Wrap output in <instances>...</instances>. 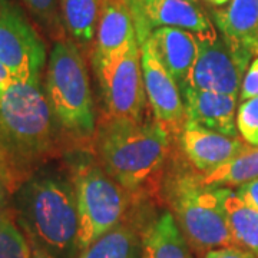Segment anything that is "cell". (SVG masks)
Masks as SVG:
<instances>
[{"mask_svg":"<svg viewBox=\"0 0 258 258\" xmlns=\"http://www.w3.org/2000/svg\"><path fill=\"white\" fill-rule=\"evenodd\" d=\"M56 129L42 82L15 81L0 93V162L20 185L55 149Z\"/></svg>","mask_w":258,"mask_h":258,"instance_id":"obj_1","label":"cell"},{"mask_svg":"<svg viewBox=\"0 0 258 258\" xmlns=\"http://www.w3.org/2000/svg\"><path fill=\"white\" fill-rule=\"evenodd\" d=\"M15 211L29 242L55 258H78L79 218L71 176L35 172L15 194Z\"/></svg>","mask_w":258,"mask_h":258,"instance_id":"obj_2","label":"cell"},{"mask_svg":"<svg viewBox=\"0 0 258 258\" xmlns=\"http://www.w3.org/2000/svg\"><path fill=\"white\" fill-rule=\"evenodd\" d=\"M98 162L126 192L137 194L159 174L169 154V132L157 120L106 115L95 132Z\"/></svg>","mask_w":258,"mask_h":258,"instance_id":"obj_3","label":"cell"},{"mask_svg":"<svg viewBox=\"0 0 258 258\" xmlns=\"http://www.w3.org/2000/svg\"><path fill=\"white\" fill-rule=\"evenodd\" d=\"M45 93L56 128L75 139L96 132L89 74L82 53L71 37L56 40L47 57Z\"/></svg>","mask_w":258,"mask_h":258,"instance_id":"obj_4","label":"cell"},{"mask_svg":"<svg viewBox=\"0 0 258 258\" xmlns=\"http://www.w3.org/2000/svg\"><path fill=\"white\" fill-rule=\"evenodd\" d=\"M71 179L76 195L81 252L122 222L128 208V192L91 157L82 155L74 161Z\"/></svg>","mask_w":258,"mask_h":258,"instance_id":"obj_5","label":"cell"},{"mask_svg":"<svg viewBox=\"0 0 258 258\" xmlns=\"http://www.w3.org/2000/svg\"><path fill=\"white\" fill-rule=\"evenodd\" d=\"M168 200L176 224L194 251L208 252L232 245L217 188L203 185L198 176L181 174L169 181Z\"/></svg>","mask_w":258,"mask_h":258,"instance_id":"obj_6","label":"cell"},{"mask_svg":"<svg viewBox=\"0 0 258 258\" xmlns=\"http://www.w3.org/2000/svg\"><path fill=\"white\" fill-rule=\"evenodd\" d=\"M47 57L45 42L25 13L10 0H0V63L16 81L42 82Z\"/></svg>","mask_w":258,"mask_h":258,"instance_id":"obj_7","label":"cell"},{"mask_svg":"<svg viewBox=\"0 0 258 258\" xmlns=\"http://www.w3.org/2000/svg\"><path fill=\"white\" fill-rule=\"evenodd\" d=\"M197 37L200 49L188 88L238 96L252 57L230 45L217 28Z\"/></svg>","mask_w":258,"mask_h":258,"instance_id":"obj_8","label":"cell"},{"mask_svg":"<svg viewBox=\"0 0 258 258\" xmlns=\"http://www.w3.org/2000/svg\"><path fill=\"white\" fill-rule=\"evenodd\" d=\"M95 71L108 111L106 115L144 120L148 99L138 42L111 62L95 68Z\"/></svg>","mask_w":258,"mask_h":258,"instance_id":"obj_9","label":"cell"},{"mask_svg":"<svg viewBox=\"0 0 258 258\" xmlns=\"http://www.w3.org/2000/svg\"><path fill=\"white\" fill-rule=\"evenodd\" d=\"M141 62L147 99L155 120L169 134L179 135L186 123L182 92L159 60L151 39L141 45Z\"/></svg>","mask_w":258,"mask_h":258,"instance_id":"obj_10","label":"cell"},{"mask_svg":"<svg viewBox=\"0 0 258 258\" xmlns=\"http://www.w3.org/2000/svg\"><path fill=\"white\" fill-rule=\"evenodd\" d=\"M139 46L159 28H178L195 35L215 28L211 18L188 0H129Z\"/></svg>","mask_w":258,"mask_h":258,"instance_id":"obj_11","label":"cell"},{"mask_svg":"<svg viewBox=\"0 0 258 258\" xmlns=\"http://www.w3.org/2000/svg\"><path fill=\"white\" fill-rule=\"evenodd\" d=\"M178 137L185 157L203 174L230 162L249 148L238 137H227L191 123H186Z\"/></svg>","mask_w":258,"mask_h":258,"instance_id":"obj_12","label":"cell"},{"mask_svg":"<svg viewBox=\"0 0 258 258\" xmlns=\"http://www.w3.org/2000/svg\"><path fill=\"white\" fill-rule=\"evenodd\" d=\"M137 40L129 0H103L96 28L93 66L99 68L126 52Z\"/></svg>","mask_w":258,"mask_h":258,"instance_id":"obj_13","label":"cell"},{"mask_svg":"<svg viewBox=\"0 0 258 258\" xmlns=\"http://www.w3.org/2000/svg\"><path fill=\"white\" fill-rule=\"evenodd\" d=\"M186 123L210 129L227 137H237L238 96L186 88L182 91ZM185 123V125H186Z\"/></svg>","mask_w":258,"mask_h":258,"instance_id":"obj_14","label":"cell"},{"mask_svg":"<svg viewBox=\"0 0 258 258\" xmlns=\"http://www.w3.org/2000/svg\"><path fill=\"white\" fill-rule=\"evenodd\" d=\"M214 26L234 47L258 56V0H231L227 8L212 9Z\"/></svg>","mask_w":258,"mask_h":258,"instance_id":"obj_15","label":"cell"},{"mask_svg":"<svg viewBox=\"0 0 258 258\" xmlns=\"http://www.w3.org/2000/svg\"><path fill=\"white\" fill-rule=\"evenodd\" d=\"M166 71L178 83L181 92L188 88L189 76L198 56V37L195 33L178 28H159L149 37Z\"/></svg>","mask_w":258,"mask_h":258,"instance_id":"obj_16","label":"cell"},{"mask_svg":"<svg viewBox=\"0 0 258 258\" xmlns=\"http://www.w3.org/2000/svg\"><path fill=\"white\" fill-rule=\"evenodd\" d=\"M142 258H192L191 247L171 212L148 224L142 235Z\"/></svg>","mask_w":258,"mask_h":258,"instance_id":"obj_17","label":"cell"},{"mask_svg":"<svg viewBox=\"0 0 258 258\" xmlns=\"http://www.w3.org/2000/svg\"><path fill=\"white\" fill-rule=\"evenodd\" d=\"M217 192L225 211L232 245L258 258V211L244 203L231 188H217Z\"/></svg>","mask_w":258,"mask_h":258,"instance_id":"obj_18","label":"cell"},{"mask_svg":"<svg viewBox=\"0 0 258 258\" xmlns=\"http://www.w3.org/2000/svg\"><path fill=\"white\" fill-rule=\"evenodd\" d=\"M78 258H142V240L126 222H120L79 252Z\"/></svg>","mask_w":258,"mask_h":258,"instance_id":"obj_19","label":"cell"},{"mask_svg":"<svg viewBox=\"0 0 258 258\" xmlns=\"http://www.w3.org/2000/svg\"><path fill=\"white\" fill-rule=\"evenodd\" d=\"M103 0H60L66 33L78 45H88L96 36Z\"/></svg>","mask_w":258,"mask_h":258,"instance_id":"obj_20","label":"cell"},{"mask_svg":"<svg viewBox=\"0 0 258 258\" xmlns=\"http://www.w3.org/2000/svg\"><path fill=\"white\" fill-rule=\"evenodd\" d=\"M208 188H232L258 179V147H249L230 162L198 176Z\"/></svg>","mask_w":258,"mask_h":258,"instance_id":"obj_21","label":"cell"},{"mask_svg":"<svg viewBox=\"0 0 258 258\" xmlns=\"http://www.w3.org/2000/svg\"><path fill=\"white\" fill-rule=\"evenodd\" d=\"M0 258H33L28 237L10 208L0 211Z\"/></svg>","mask_w":258,"mask_h":258,"instance_id":"obj_22","label":"cell"},{"mask_svg":"<svg viewBox=\"0 0 258 258\" xmlns=\"http://www.w3.org/2000/svg\"><path fill=\"white\" fill-rule=\"evenodd\" d=\"M30 13L56 40L63 39L64 25L60 10V0H22Z\"/></svg>","mask_w":258,"mask_h":258,"instance_id":"obj_23","label":"cell"},{"mask_svg":"<svg viewBox=\"0 0 258 258\" xmlns=\"http://www.w3.org/2000/svg\"><path fill=\"white\" fill-rule=\"evenodd\" d=\"M237 129L249 147H258V96L240 103L237 109Z\"/></svg>","mask_w":258,"mask_h":258,"instance_id":"obj_24","label":"cell"},{"mask_svg":"<svg viewBox=\"0 0 258 258\" xmlns=\"http://www.w3.org/2000/svg\"><path fill=\"white\" fill-rule=\"evenodd\" d=\"M20 188L19 181L6 166L0 162V211L9 210L10 200Z\"/></svg>","mask_w":258,"mask_h":258,"instance_id":"obj_25","label":"cell"},{"mask_svg":"<svg viewBox=\"0 0 258 258\" xmlns=\"http://www.w3.org/2000/svg\"><path fill=\"white\" fill-rule=\"evenodd\" d=\"M258 96V56L255 59H252V62L249 63L248 69L245 72V76L242 79L240 91L241 102L251 99V98H257Z\"/></svg>","mask_w":258,"mask_h":258,"instance_id":"obj_26","label":"cell"},{"mask_svg":"<svg viewBox=\"0 0 258 258\" xmlns=\"http://www.w3.org/2000/svg\"><path fill=\"white\" fill-rule=\"evenodd\" d=\"M204 258H257L245 249L240 248L237 245H227L221 248H215L208 251Z\"/></svg>","mask_w":258,"mask_h":258,"instance_id":"obj_27","label":"cell"},{"mask_svg":"<svg viewBox=\"0 0 258 258\" xmlns=\"http://www.w3.org/2000/svg\"><path fill=\"white\" fill-rule=\"evenodd\" d=\"M235 194L240 197L244 203L248 204L249 207H252L254 210L258 211V179L238 186L235 189Z\"/></svg>","mask_w":258,"mask_h":258,"instance_id":"obj_28","label":"cell"},{"mask_svg":"<svg viewBox=\"0 0 258 258\" xmlns=\"http://www.w3.org/2000/svg\"><path fill=\"white\" fill-rule=\"evenodd\" d=\"M16 79L12 76L9 71L3 66V64L0 63V93L3 92L8 86H9L10 83L15 82Z\"/></svg>","mask_w":258,"mask_h":258,"instance_id":"obj_29","label":"cell"},{"mask_svg":"<svg viewBox=\"0 0 258 258\" xmlns=\"http://www.w3.org/2000/svg\"><path fill=\"white\" fill-rule=\"evenodd\" d=\"M30 247H32V254H33V258H55V257H52L50 254H47L45 249H42L40 247H37L36 244H32V242H30Z\"/></svg>","mask_w":258,"mask_h":258,"instance_id":"obj_30","label":"cell"},{"mask_svg":"<svg viewBox=\"0 0 258 258\" xmlns=\"http://www.w3.org/2000/svg\"><path fill=\"white\" fill-rule=\"evenodd\" d=\"M205 2H208L210 5H212V6H215V8H222L224 5L230 3L231 0H205Z\"/></svg>","mask_w":258,"mask_h":258,"instance_id":"obj_31","label":"cell"},{"mask_svg":"<svg viewBox=\"0 0 258 258\" xmlns=\"http://www.w3.org/2000/svg\"><path fill=\"white\" fill-rule=\"evenodd\" d=\"M188 2H192V3H197L198 0H188Z\"/></svg>","mask_w":258,"mask_h":258,"instance_id":"obj_32","label":"cell"}]
</instances>
